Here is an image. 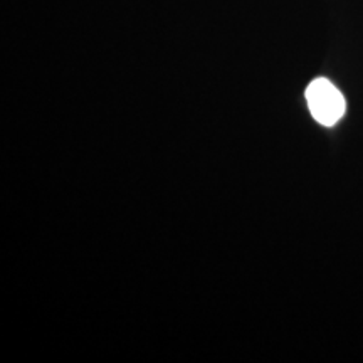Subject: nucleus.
Instances as JSON below:
<instances>
[{
  "instance_id": "1",
  "label": "nucleus",
  "mask_w": 363,
  "mask_h": 363,
  "mask_svg": "<svg viewBox=\"0 0 363 363\" xmlns=\"http://www.w3.org/2000/svg\"><path fill=\"white\" fill-rule=\"evenodd\" d=\"M306 101L318 123L333 126L345 115L347 103L337 86L325 78L311 81L306 89Z\"/></svg>"
}]
</instances>
